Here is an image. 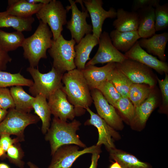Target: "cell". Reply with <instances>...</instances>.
<instances>
[{
  "mask_svg": "<svg viewBox=\"0 0 168 168\" xmlns=\"http://www.w3.org/2000/svg\"><path fill=\"white\" fill-rule=\"evenodd\" d=\"M5 153L3 150L0 147V157H1L4 156Z\"/></svg>",
  "mask_w": 168,
  "mask_h": 168,
  "instance_id": "c3c4849f",
  "label": "cell"
},
{
  "mask_svg": "<svg viewBox=\"0 0 168 168\" xmlns=\"http://www.w3.org/2000/svg\"><path fill=\"white\" fill-rule=\"evenodd\" d=\"M70 6L66 7L68 11L71 9L72 11L71 19L67 21L66 28L70 32L72 39L78 44L85 35L91 34L92 26L87 23L86 21L89 17L88 11L86 9L81 11L78 9L76 2L69 0Z\"/></svg>",
  "mask_w": 168,
  "mask_h": 168,
  "instance_id": "7c38bea8",
  "label": "cell"
},
{
  "mask_svg": "<svg viewBox=\"0 0 168 168\" xmlns=\"http://www.w3.org/2000/svg\"><path fill=\"white\" fill-rule=\"evenodd\" d=\"M52 33L47 24L40 21L33 34L25 38L22 47L24 57L28 61L30 67L38 66L40 59L47 58L46 51L51 46Z\"/></svg>",
  "mask_w": 168,
  "mask_h": 168,
  "instance_id": "3957f363",
  "label": "cell"
},
{
  "mask_svg": "<svg viewBox=\"0 0 168 168\" xmlns=\"http://www.w3.org/2000/svg\"><path fill=\"white\" fill-rule=\"evenodd\" d=\"M82 2L91 18L92 34L99 39L105 20L107 18H115L116 11L112 7L108 11L105 10L103 7V2L101 0H84Z\"/></svg>",
  "mask_w": 168,
  "mask_h": 168,
  "instance_id": "9a60e30c",
  "label": "cell"
},
{
  "mask_svg": "<svg viewBox=\"0 0 168 168\" xmlns=\"http://www.w3.org/2000/svg\"><path fill=\"white\" fill-rule=\"evenodd\" d=\"M109 152L110 159L118 162L122 168H152L149 163L142 161L123 150L115 148Z\"/></svg>",
  "mask_w": 168,
  "mask_h": 168,
  "instance_id": "603a6c76",
  "label": "cell"
},
{
  "mask_svg": "<svg viewBox=\"0 0 168 168\" xmlns=\"http://www.w3.org/2000/svg\"><path fill=\"white\" fill-rule=\"evenodd\" d=\"M156 104V97L151 93L142 103L135 108L134 116L130 124L133 129L139 131L144 128Z\"/></svg>",
  "mask_w": 168,
  "mask_h": 168,
  "instance_id": "ffe728a7",
  "label": "cell"
},
{
  "mask_svg": "<svg viewBox=\"0 0 168 168\" xmlns=\"http://www.w3.org/2000/svg\"><path fill=\"white\" fill-rule=\"evenodd\" d=\"M139 17L138 34L141 38H150L155 34V8L148 7L137 12Z\"/></svg>",
  "mask_w": 168,
  "mask_h": 168,
  "instance_id": "44dd1931",
  "label": "cell"
},
{
  "mask_svg": "<svg viewBox=\"0 0 168 168\" xmlns=\"http://www.w3.org/2000/svg\"><path fill=\"white\" fill-rule=\"evenodd\" d=\"M91 94L98 115L115 130H122L124 126L122 120L115 108L108 103L98 89L91 90Z\"/></svg>",
  "mask_w": 168,
  "mask_h": 168,
  "instance_id": "5bb4252c",
  "label": "cell"
},
{
  "mask_svg": "<svg viewBox=\"0 0 168 168\" xmlns=\"http://www.w3.org/2000/svg\"><path fill=\"white\" fill-rule=\"evenodd\" d=\"M159 0H135L133 2L132 11L137 12L138 10L148 7H155L160 4Z\"/></svg>",
  "mask_w": 168,
  "mask_h": 168,
  "instance_id": "74e56055",
  "label": "cell"
},
{
  "mask_svg": "<svg viewBox=\"0 0 168 168\" xmlns=\"http://www.w3.org/2000/svg\"><path fill=\"white\" fill-rule=\"evenodd\" d=\"M33 84L32 80L25 78L20 72L11 73L0 70V88L16 86L30 87Z\"/></svg>",
  "mask_w": 168,
  "mask_h": 168,
  "instance_id": "4dcf8cb0",
  "label": "cell"
},
{
  "mask_svg": "<svg viewBox=\"0 0 168 168\" xmlns=\"http://www.w3.org/2000/svg\"><path fill=\"white\" fill-rule=\"evenodd\" d=\"M96 89L101 92L108 103L114 107L122 97L113 84L108 80L102 83Z\"/></svg>",
  "mask_w": 168,
  "mask_h": 168,
  "instance_id": "d6a6232c",
  "label": "cell"
},
{
  "mask_svg": "<svg viewBox=\"0 0 168 168\" xmlns=\"http://www.w3.org/2000/svg\"><path fill=\"white\" fill-rule=\"evenodd\" d=\"M152 87L140 84L133 83L128 92V98L135 108L142 103L151 93Z\"/></svg>",
  "mask_w": 168,
  "mask_h": 168,
  "instance_id": "1f68e13d",
  "label": "cell"
},
{
  "mask_svg": "<svg viewBox=\"0 0 168 168\" xmlns=\"http://www.w3.org/2000/svg\"><path fill=\"white\" fill-rule=\"evenodd\" d=\"M165 77L163 80L157 78L162 94V103L164 106L166 107L168 104V76L166 73Z\"/></svg>",
  "mask_w": 168,
  "mask_h": 168,
  "instance_id": "f35d334b",
  "label": "cell"
},
{
  "mask_svg": "<svg viewBox=\"0 0 168 168\" xmlns=\"http://www.w3.org/2000/svg\"><path fill=\"white\" fill-rule=\"evenodd\" d=\"M81 124L80 122L76 119L68 123L58 118H53L45 136V140L50 144L52 155L59 148L64 145H75L86 147V145L76 133Z\"/></svg>",
  "mask_w": 168,
  "mask_h": 168,
  "instance_id": "7a4b0ae2",
  "label": "cell"
},
{
  "mask_svg": "<svg viewBox=\"0 0 168 168\" xmlns=\"http://www.w3.org/2000/svg\"><path fill=\"white\" fill-rule=\"evenodd\" d=\"M62 89L70 103L76 109L84 110L93 102L87 83L81 71L77 68L64 73Z\"/></svg>",
  "mask_w": 168,
  "mask_h": 168,
  "instance_id": "6da1fadb",
  "label": "cell"
},
{
  "mask_svg": "<svg viewBox=\"0 0 168 168\" xmlns=\"http://www.w3.org/2000/svg\"><path fill=\"white\" fill-rule=\"evenodd\" d=\"M124 55L128 58L142 63L160 73H167L168 72L167 64L145 51L140 46L138 41Z\"/></svg>",
  "mask_w": 168,
  "mask_h": 168,
  "instance_id": "2e32d148",
  "label": "cell"
},
{
  "mask_svg": "<svg viewBox=\"0 0 168 168\" xmlns=\"http://www.w3.org/2000/svg\"><path fill=\"white\" fill-rule=\"evenodd\" d=\"M0 168H10L9 166L7 164L1 163H0Z\"/></svg>",
  "mask_w": 168,
  "mask_h": 168,
  "instance_id": "7dc6e473",
  "label": "cell"
},
{
  "mask_svg": "<svg viewBox=\"0 0 168 168\" xmlns=\"http://www.w3.org/2000/svg\"><path fill=\"white\" fill-rule=\"evenodd\" d=\"M27 164L29 166L30 168H39L35 165L30 162H28Z\"/></svg>",
  "mask_w": 168,
  "mask_h": 168,
  "instance_id": "bcb514c9",
  "label": "cell"
},
{
  "mask_svg": "<svg viewBox=\"0 0 168 168\" xmlns=\"http://www.w3.org/2000/svg\"><path fill=\"white\" fill-rule=\"evenodd\" d=\"M51 114L63 121L73 120L76 116L84 113V110L76 108L68 100L62 88L57 90L48 99Z\"/></svg>",
  "mask_w": 168,
  "mask_h": 168,
  "instance_id": "9c48e42d",
  "label": "cell"
},
{
  "mask_svg": "<svg viewBox=\"0 0 168 168\" xmlns=\"http://www.w3.org/2000/svg\"><path fill=\"white\" fill-rule=\"evenodd\" d=\"M34 21L32 16L23 18L10 14L6 11L0 12V28L12 27L17 31H30Z\"/></svg>",
  "mask_w": 168,
  "mask_h": 168,
  "instance_id": "484cf974",
  "label": "cell"
},
{
  "mask_svg": "<svg viewBox=\"0 0 168 168\" xmlns=\"http://www.w3.org/2000/svg\"><path fill=\"white\" fill-rule=\"evenodd\" d=\"M39 120L38 116L19 111L15 108L10 109L0 123V135L4 134L14 135L21 139L26 127L37 123Z\"/></svg>",
  "mask_w": 168,
  "mask_h": 168,
  "instance_id": "52a82bcc",
  "label": "cell"
},
{
  "mask_svg": "<svg viewBox=\"0 0 168 168\" xmlns=\"http://www.w3.org/2000/svg\"><path fill=\"white\" fill-rule=\"evenodd\" d=\"M76 43L72 39L65 40L62 35L56 40L53 39L48 52L53 59V67L63 74L76 68L74 62Z\"/></svg>",
  "mask_w": 168,
  "mask_h": 168,
  "instance_id": "5b68a950",
  "label": "cell"
},
{
  "mask_svg": "<svg viewBox=\"0 0 168 168\" xmlns=\"http://www.w3.org/2000/svg\"><path fill=\"white\" fill-rule=\"evenodd\" d=\"M10 91L15 105V109L22 112L29 113L33 109L32 103L35 97L27 93L21 86L11 88Z\"/></svg>",
  "mask_w": 168,
  "mask_h": 168,
  "instance_id": "4316f807",
  "label": "cell"
},
{
  "mask_svg": "<svg viewBox=\"0 0 168 168\" xmlns=\"http://www.w3.org/2000/svg\"><path fill=\"white\" fill-rule=\"evenodd\" d=\"M117 19L113 25L115 30L121 32L138 30L139 25V17L137 12H129L123 8L116 11Z\"/></svg>",
  "mask_w": 168,
  "mask_h": 168,
  "instance_id": "7402d4cb",
  "label": "cell"
},
{
  "mask_svg": "<svg viewBox=\"0 0 168 168\" xmlns=\"http://www.w3.org/2000/svg\"><path fill=\"white\" fill-rule=\"evenodd\" d=\"M27 1L33 4L42 3L46 4L49 3L51 0H27Z\"/></svg>",
  "mask_w": 168,
  "mask_h": 168,
  "instance_id": "7bdbcfd3",
  "label": "cell"
},
{
  "mask_svg": "<svg viewBox=\"0 0 168 168\" xmlns=\"http://www.w3.org/2000/svg\"><path fill=\"white\" fill-rule=\"evenodd\" d=\"M116 66L133 83H144L152 88L155 84L149 68L142 63L127 58L121 63H116Z\"/></svg>",
  "mask_w": 168,
  "mask_h": 168,
  "instance_id": "8fae6325",
  "label": "cell"
},
{
  "mask_svg": "<svg viewBox=\"0 0 168 168\" xmlns=\"http://www.w3.org/2000/svg\"><path fill=\"white\" fill-rule=\"evenodd\" d=\"M6 152L7 157L11 162L20 168L23 167L24 163L21 160V156L19 149L17 147L12 145Z\"/></svg>",
  "mask_w": 168,
  "mask_h": 168,
  "instance_id": "8d00e7d4",
  "label": "cell"
},
{
  "mask_svg": "<svg viewBox=\"0 0 168 168\" xmlns=\"http://www.w3.org/2000/svg\"><path fill=\"white\" fill-rule=\"evenodd\" d=\"M116 67V63H107L101 67L94 65L85 66L81 71L90 90L96 88L102 83L107 80L108 77Z\"/></svg>",
  "mask_w": 168,
  "mask_h": 168,
  "instance_id": "e0dca14e",
  "label": "cell"
},
{
  "mask_svg": "<svg viewBox=\"0 0 168 168\" xmlns=\"http://www.w3.org/2000/svg\"><path fill=\"white\" fill-rule=\"evenodd\" d=\"M101 146L93 145L80 150L79 147L75 145L62 146L52 155L51 163L47 168H70L80 156L86 153L92 154L101 148Z\"/></svg>",
  "mask_w": 168,
  "mask_h": 168,
  "instance_id": "ba28073f",
  "label": "cell"
},
{
  "mask_svg": "<svg viewBox=\"0 0 168 168\" xmlns=\"http://www.w3.org/2000/svg\"><path fill=\"white\" fill-rule=\"evenodd\" d=\"M27 71L34 80L33 85L29 87V92L34 97L41 95L46 99L58 89L62 88L63 73L52 67L49 72L43 73L38 69L29 67Z\"/></svg>",
  "mask_w": 168,
  "mask_h": 168,
  "instance_id": "277c9868",
  "label": "cell"
},
{
  "mask_svg": "<svg viewBox=\"0 0 168 168\" xmlns=\"http://www.w3.org/2000/svg\"><path fill=\"white\" fill-rule=\"evenodd\" d=\"M12 58L7 52L3 50L0 47V70L3 71L7 68V64L11 62Z\"/></svg>",
  "mask_w": 168,
  "mask_h": 168,
  "instance_id": "60d3db41",
  "label": "cell"
},
{
  "mask_svg": "<svg viewBox=\"0 0 168 168\" xmlns=\"http://www.w3.org/2000/svg\"><path fill=\"white\" fill-rule=\"evenodd\" d=\"M25 39L21 32L9 33L0 29V47L7 53L22 47Z\"/></svg>",
  "mask_w": 168,
  "mask_h": 168,
  "instance_id": "f1b7e54d",
  "label": "cell"
},
{
  "mask_svg": "<svg viewBox=\"0 0 168 168\" xmlns=\"http://www.w3.org/2000/svg\"><path fill=\"white\" fill-rule=\"evenodd\" d=\"M9 135L2 134L1 135L0 138V147L5 152L8 148L13 144L18 142V138L16 139H12Z\"/></svg>",
  "mask_w": 168,
  "mask_h": 168,
  "instance_id": "ab89813d",
  "label": "cell"
},
{
  "mask_svg": "<svg viewBox=\"0 0 168 168\" xmlns=\"http://www.w3.org/2000/svg\"><path fill=\"white\" fill-rule=\"evenodd\" d=\"M15 108L10 90L6 88H0V108L7 110Z\"/></svg>",
  "mask_w": 168,
  "mask_h": 168,
  "instance_id": "d590c367",
  "label": "cell"
},
{
  "mask_svg": "<svg viewBox=\"0 0 168 168\" xmlns=\"http://www.w3.org/2000/svg\"><path fill=\"white\" fill-rule=\"evenodd\" d=\"M109 35L115 47L119 51L125 53L141 38L138 30L121 32L115 29L111 31Z\"/></svg>",
  "mask_w": 168,
  "mask_h": 168,
  "instance_id": "d4e9b609",
  "label": "cell"
},
{
  "mask_svg": "<svg viewBox=\"0 0 168 168\" xmlns=\"http://www.w3.org/2000/svg\"><path fill=\"white\" fill-rule=\"evenodd\" d=\"M99 40L92 34H90L86 35L75 45L74 62L77 69L82 71L85 68L86 62L91 59L89 56L92 49L98 44Z\"/></svg>",
  "mask_w": 168,
  "mask_h": 168,
  "instance_id": "ac0fdd59",
  "label": "cell"
},
{
  "mask_svg": "<svg viewBox=\"0 0 168 168\" xmlns=\"http://www.w3.org/2000/svg\"><path fill=\"white\" fill-rule=\"evenodd\" d=\"M99 47L94 57L85 66L106 63H121L128 58L112 44L109 34L104 31L99 40Z\"/></svg>",
  "mask_w": 168,
  "mask_h": 168,
  "instance_id": "30bf717a",
  "label": "cell"
},
{
  "mask_svg": "<svg viewBox=\"0 0 168 168\" xmlns=\"http://www.w3.org/2000/svg\"><path fill=\"white\" fill-rule=\"evenodd\" d=\"M155 25L156 31L164 30L168 26V3L157 5L155 7Z\"/></svg>",
  "mask_w": 168,
  "mask_h": 168,
  "instance_id": "836d02e7",
  "label": "cell"
},
{
  "mask_svg": "<svg viewBox=\"0 0 168 168\" xmlns=\"http://www.w3.org/2000/svg\"><path fill=\"white\" fill-rule=\"evenodd\" d=\"M109 168H122L119 164L116 161L113 162Z\"/></svg>",
  "mask_w": 168,
  "mask_h": 168,
  "instance_id": "f6af8a7d",
  "label": "cell"
},
{
  "mask_svg": "<svg viewBox=\"0 0 168 168\" xmlns=\"http://www.w3.org/2000/svg\"><path fill=\"white\" fill-rule=\"evenodd\" d=\"M44 4H33L27 0H9L6 11L9 14L16 16L27 18L36 14Z\"/></svg>",
  "mask_w": 168,
  "mask_h": 168,
  "instance_id": "cb8c5ba5",
  "label": "cell"
},
{
  "mask_svg": "<svg viewBox=\"0 0 168 168\" xmlns=\"http://www.w3.org/2000/svg\"><path fill=\"white\" fill-rule=\"evenodd\" d=\"M101 152V150L100 148L92 153L91 163L89 168H97L98 161Z\"/></svg>",
  "mask_w": 168,
  "mask_h": 168,
  "instance_id": "b9f144b4",
  "label": "cell"
},
{
  "mask_svg": "<svg viewBox=\"0 0 168 168\" xmlns=\"http://www.w3.org/2000/svg\"><path fill=\"white\" fill-rule=\"evenodd\" d=\"M67 12L60 1L51 0L36 14L38 19L49 26L54 40L62 35L63 26L67 24Z\"/></svg>",
  "mask_w": 168,
  "mask_h": 168,
  "instance_id": "8992f818",
  "label": "cell"
},
{
  "mask_svg": "<svg viewBox=\"0 0 168 168\" xmlns=\"http://www.w3.org/2000/svg\"><path fill=\"white\" fill-rule=\"evenodd\" d=\"M142 48L145 49L147 52L157 56L160 60H166L165 51L168 41V33L155 34L147 38H141L138 41Z\"/></svg>",
  "mask_w": 168,
  "mask_h": 168,
  "instance_id": "d6986e66",
  "label": "cell"
},
{
  "mask_svg": "<svg viewBox=\"0 0 168 168\" xmlns=\"http://www.w3.org/2000/svg\"><path fill=\"white\" fill-rule=\"evenodd\" d=\"M107 80L113 84L122 97H128L130 87L133 83L116 66L110 74Z\"/></svg>",
  "mask_w": 168,
  "mask_h": 168,
  "instance_id": "f546056e",
  "label": "cell"
},
{
  "mask_svg": "<svg viewBox=\"0 0 168 168\" xmlns=\"http://www.w3.org/2000/svg\"><path fill=\"white\" fill-rule=\"evenodd\" d=\"M32 106L35 113L42 122V133H46L50 126L51 114L46 98L41 95H37L35 97Z\"/></svg>",
  "mask_w": 168,
  "mask_h": 168,
  "instance_id": "83f0119b",
  "label": "cell"
},
{
  "mask_svg": "<svg viewBox=\"0 0 168 168\" xmlns=\"http://www.w3.org/2000/svg\"><path fill=\"white\" fill-rule=\"evenodd\" d=\"M86 109L89 113L90 117L85 122V125H93L98 130V139L96 145L101 146L104 145L108 152L115 148L113 139H119L121 137L119 134L89 107Z\"/></svg>",
  "mask_w": 168,
  "mask_h": 168,
  "instance_id": "4fadbf2b",
  "label": "cell"
},
{
  "mask_svg": "<svg viewBox=\"0 0 168 168\" xmlns=\"http://www.w3.org/2000/svg\"><path fill=\"white\" fill-rule=\"evenodd\" d=\"M114 107L118 109L130 124L134 116L135 108L129 99L127 97H121L117 102Z\"/></svg>",
  "mask_w": 168,
  "mask_h": 168,
  "instance_id": "e575fe53",
  "label": "cell"
},
{
  "mask_svg": "<svg viewBox=\"0 0 168 168\" xmlns=\"http://www.w3.org/2000/svg\"><path fill=\"white\" fill-rule=\"evenodd\" d=\"M7 113L8 111L7 110L0 108V123L5 119Z\"/></svg>",
  "mask_w": 168,
  "mask_h": 168,
  "instance_id": "ee69618b",
  "label": "cell"
}]
</instances>
